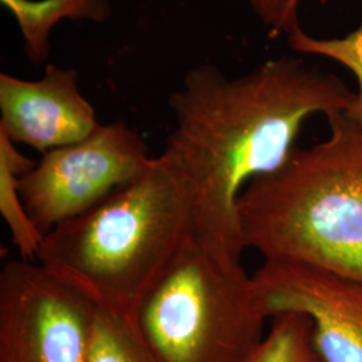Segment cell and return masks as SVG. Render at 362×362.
<instances>
[{
  "mask_svg": "<svg viewBox=\"0 0 362 362\" xmlns=\"http://www.w3.org/2000/svg\"><path fill=\"white\" fill-rule=\"evenodd\" d=\"M21 30L31 64H45L50 55L52 28L62 21L105 23L112 16L109 0H0Z\"/></svg>",
  "mask_w": 362,
  "mask_h": 362,
  "instance_id": "cell-9",
  "label": "cell"
},
{
  "mask_svg": "<svg viewBox=\"0 0 362 362\" xmlns=\"http://www.w3.org/2000/svg\"><path fill=\"white\" fill-rule=\"evenodd\" d=\"M35 165L0 132V214L10 228L13 246L25 260L37 259L45 238L30 218L19 192V179Z\"/></svg>",
  "mask_w": 362,
  "mask_h": 362,
  "instance_id": "cell-10",
  "label": "cell"
},
{
  "mask_svg": "<svg viewBox=\"0 0 362 362\" xmlns=\"http://www.w3.org/2000/svg\"><path fill=\"white\" fill-rule=\"evenodd\" d=\"M194 233L191 194L160 155L98 206L46 233L37 259L97 309L134 320Z\"/></svg>",
  "mask_w": 362,
  "mask_h": 362,
  "instance_id": "cell-2",
  "label": "cell"
},
{
  "mask_svg": "<svg viewBox=\"0 0 362 362\" xmlns=\"http://www.w3.org/2000/svg\"><path fill=\"white\" fill-rule=\"evenodd\" d=\"M329 124L325 141L296 146L281 168L247 184L240 235L264 260L362 281V128L346 115Z\"/></svg>",
  "mask_w": 362,
  "mask_h": 362,
  "instance_id": "cell-3",
  "label": "cell"
},
{
  "mask_svg": "<svg viewBox=\"0 0 362 362\" xmlns=\"http://www.w3.org/2000/svg\"><path fill=\"white\" fill-rule=\"evenodd\" d=\"M97 308L40 264L0 272V362H88Z\"/></svg>",
  "mask_w": 362,
  "mask_h": 362,
  "instance_id": "cell-6",
  "label": "cell"
},
{
  "mask_svg": "<svg viewBox=\"0 0 362 362\" xmlns=\"http://www.w3.org/2000/svg\"><path fill=\"white\" fill-rule=\"evenodd\" d=\"M354 98L338 76L296 57L236 78L211 64L191 69L169 97L173 129L161 156L191 194L196 239L242 260L238 200L247 184L285 164L306 119L346 115Z\"/></svg>",
  "mask_w": 362,
  "mask_h": 362,
  "instance_id": "cell-1",
  "label": "cell"
},
{
  "mask_svg": "<svg viewBox=\"0 0 362 362\" xmlns=\"http://www.w3.org/2000/svg\"><path fill=\"white\" fill-rule=\"evenodd\" d=\"M252 275L192 235L151 287L136 322L160 362H248L264 339Z\"/></svg>",
  "mask_w": 362,
  "mask_h": 362,
  "instance_id": "cell-4",
  "label": "cell"
},
{
  "mask_svg": "<svg viewBox=\"0 0 362 362\" xmlns=\"http://www.w3.org/2000/svg\"><path fill=\"white\" fill-rule=\"evenodd\" d=\"M101 127L73 69L46 66L38 81L0 74V132L40 153L79 143Z\"/></svg>",
  "mask_w": 362,
  "mask_h": 362,
  "instance_id": "cell-8",
  "label": "cell"
},
{
  "mask_svg": "<svg viewBox=\"0 0 362 362\" xmlns=\"http://www.w3.org/2000/svg\"><path fill=\"white\" fill-rule=\"evenodd\" d=\"M272 329L248 362H324L313 339V322L305 314L272 317Z\"/></svg>",
  "mask_w": 362,
  "mask_h": 362,
  "instance_id": "cell-12",
  "label": "cell"
},
{
  "mask_svg": "<svg viewBox=\"0 0 362 362\" xmlns=\"http://www.w3.org/2000/svg\"><path fill=\"white\" fill-rule=\"evenodd\" d=\"M88 362H160L136 320L97 309Z\"/></svg>",
  "mask_w": 362,
  "mask_h": 362,
  "instance_id": "cell-11",
  "label": "cell"
},
{
  "mask_svg": "<svg viewBox=\"0 0 362 362\" xmlns=\"http://www.w3.org/2000/svg\"><path fill=\"white\" fill-rule=\"evenodd\" d=\"M152 158L143 136L118 119L79 143L43 153L19 179V192L30 218L46 235L139 177Z\"/></svg>",
  "mask_w": 362,
  "mask_h": 362,
  "instance_id": "cell-5",
  "label": "cell"
},
{
  "mask_svg": "<svg viewBox=\"0 0 362 362\" xmlns=\"http://www.w3.org/2000/svg\"><path fill=\"white\" fill-rule=\"evenodd\" d=\"M293 50L324 57L346 67L357 81L356 98L346 116L362 128V26L344 38H314L302 28L288 35Z\"/></svg>",
  "mask_w": 362,
  "mask_h": 362,
  "instance_id": "cell-13",
  "label": "cell"
},
{
  "mask_svg": "<svg viewBox=\"0 0 362 362\" xmlns=\"http://www.w3.org/2000/svg\"><path fill=\"white\" fill-rule=\"evenodd\" d=\"M259 19L270 27L274 34L291 35L299 26L298 10L300 0H247Z\"/></svg>",
  "mask_w": 362,
  "mask_h": 362,
  "instance_id": "cell-14",
  "label": "cell"
},
{
  "mask_svg": "<svg viewBox=\"0 0 362 362\" xmlns=\"http://www.w3.org/2000/svg\"><path fill=\"white\" fill-rule=\"evenodd\" d=\"M267 317L308 315L324 362H362V281L322 269L264 260L252 275Z\"/></svg>",
  "mask_w": 362,
  "mask_h": 362,
  "instance_id": "cell-7",
  "label": "cell"
}]
</instances>
